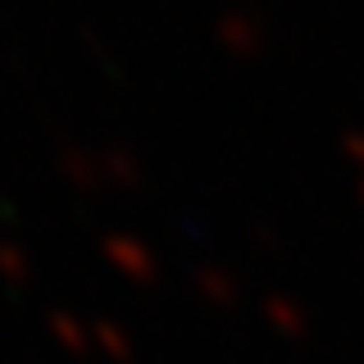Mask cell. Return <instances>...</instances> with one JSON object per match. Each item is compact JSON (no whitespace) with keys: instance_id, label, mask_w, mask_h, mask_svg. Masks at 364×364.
Instances as JSON below:
<instances>
[]
</instances>
